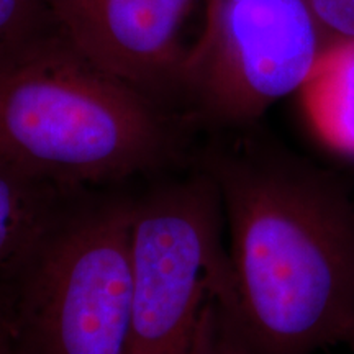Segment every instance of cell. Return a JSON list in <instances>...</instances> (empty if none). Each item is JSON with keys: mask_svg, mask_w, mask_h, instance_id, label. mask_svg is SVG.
I'll use <instances>...</instances> for the list:
<instances>
[{"mask_svg": "<svg viewBox=\"0 0 354 354\" xmlns=\"http://www.w3.org/2000/svg\"><path fill=\"white\" fill-rule=\"evenodd\" d=\"M127 354H192L207 304L233 299L218 192L194 167L133 207Z\"/></svg>", "mask_w": 354, "mask_h": 354, "instance_id": "4", "label": "cell"}, {"mask_svg": "<svg viewBox=\"0 0 354 354\" xmlns=\"http://www.w3.org/2000/svg\"><path fill=\"white\" fill-rule=\"evenodd\" d=\"M10 333H8V323L3 308L2 292H0V354H10Z\"/></svg>", "mask_w": 354, "mask_h": 354, "instance_id": "12", "label": "cell"}, {"mask_svg": "<svg viewBox=\"0 0 354 354\" xmlns=\"http://www.w3.org/2000/svg\"><path fill=\"white\" fill-rule=\"evenodd\" d=\"M344 344H348L349 348L354 349V323H353V326H351V331H349V335H348L346 343H344Z\"/></svg>", "mask_w": 354, "mask_h": 354, "instance_id": "13", "label": "cell"}, {"mask_svg": "<svg viewBox=\"0 0 354 354\" xmlns=\"http://www.w3.org/2000/svg\"><path fill=\"white\" fill-rule=\"evenodd\" d=\"M48 19L44 0H0V51Z\"/></svg>", "mask_w": 354, "mask_h": 354, "instance_id": "9", "label": "cell"}, {"mask_svg": "<svg viewBox=\"0 0 354 354\" xmlns=\"http://www.w3.org/2000/svg\"><path fill=\"white\" fill-rule=\"evenodd\" d=\"M325 46L305 0H207L180 71L179 112L209 133L258 125L299 94Z\"/></svg>", "mask_w": 354, "mask_h": 354, "instance_id": "5", "label": "cell"}, {"mask_svg": "<svg viewBox=\"0 0 354 354\" xmlns=\"http://www.w3.org/2000/svg\"><path fill=\"white\" fill-rule=\"evenodd\" d=\"M198 2L44 0V6L57 28L92 63L180 113V71L190 46L184 30Z\"/></svg>", "mask_w": 354, "mask_h": 354, "instance_id": "6", "label": "cell"}, {"mask_svg": "<svg viewBox=\"0 0 354 354\" xmlns=\"http://www.w3.org/2000/svg\"><path fill=\"white\" fill-rule=\"evenodd\" d=\"M81 189L0 162V290L39 234Z\"/></svg>", "mask_w": 354, "mask_h": 354, "instance_id": "7", "label": "cell"}, {"mask_svg": "<svg viewBox=\"0 0 354 354\" xmlns=\"http://www.w3.org/2000/svg\"><path fill=\"white\" fill-rule=\"evenodd\" d=\"M192 127L92 63L51 17L0 51V162L84 187L179 161Z\"/></svg>", "mask_w": 354, "mask_h": 354, "instance_id": "2", "label": "cell"}, {"mask_svg": "<svg viewBox=\"0 0 354 354\" xmlns=\"http://www.w3.org/2000/svg\"><path fill=\"white\" fill-rule=\"evenodd\" d=\"M299 95L318 138L354 158V39L326 44Z\"/></svg>", "mask_w": 354, "mask_h": 354, "instance_id": "8", "label": "cell"}, {"mask_svg": "<svg viewBox=\"0 0 354 354\" xmlns=\"http://www.w3.org/2000/svg\"><path fill=\"white\" fill-rule=\"evenodd\" d=\"M194 167L218 192L240 354H315L354 323V198L338 177L263 135L210 131Z\"/></svg>", "mask_w": 354, "mask_h": 354, "instance_id": "1", "label": "cell"}, {"mask_svg": "<svg viewBox=\"0 0 354 354\" xmlns=\"http://www.w3.org/2000/svg\"><path fill=\"white\" fill-rule=\"evenodd\" d=\"M325 43L354 39V0H305Z\"/></svg>", "mask_w": 354, "mask_h": 354, "instance_id": "10", "label": "cell"}, {"mask_svg": "<svg viewBox=\"0 0 354 354\" xmlns=\"http://www.w3.org/2000/svg\"><path fill=\"white\" fill-rule=\"evenodd\" d=\"M10 354H12V349H10Z\"/></svg>", "mask_w": 354, "mask_h": 354, "instance_id": "14", "label": "cell"}, {"mask_svg": "<svg viewBox=\"0 0 354 354\" xmlns=\"http://www.w3.org/2000/svg\"><path fill=\"white\" fill-rule=\"evenodd\" d=\"M130 198L74 196L2 286L12 354H127Z\"/></svg>", "mask_w": 354, "mask_h": 354, "instance_id": "3", "label": "cell"}, {"mask_svg": "<svg viewBox=\"0 0 354 354\" xmlns=\"http://www.w3.org/2000/svg\"><path fill=\"white\" fill-rule=\"evenodd\" d=\"M192 354H240L225 330L221 297L212 299L203 310Z\"/></svg>", "mask_w": 354, "mask_h": 354, "instance_id": "11", "label": "cell"}]
</instances>
